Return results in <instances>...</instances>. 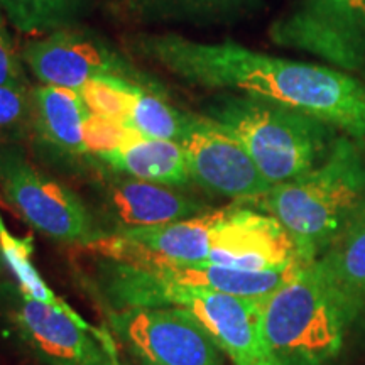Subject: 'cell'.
<instances>
[{
    "instance_id": "cell-1",
    "label": "cell",
    "mask_w": 365,
    "mask_h": 365,
    "mask_svg": "<svg viewBox=\"0 0 365 365\" xmlns=\"http://www.w3.org/2000/svg\"><path fill=\"white\" fill-rule=\"evenodd\" d=\"M125 53L182 83L286 105L365 145V83L331 66L271 56L232 41L202 43L176 33H135Z\"/></svg>"
},
{
    "instance_id": "cell-9",
    "label": "cell",
    "mask_w": 365,
    "mask_h": 365,
    "mask_svg": "<svg viewBox=\"0 0 365 365\" xmlns=\"http://www.w3.org/2000/svg\"><path fill=\"white\" fill-rule=\"evenodd\" d=\"M107 322L139 365H223L207 328L182 308L107 312Z\"/></svg>"
},
{
    "instance_id": "cell-20",
    "label": "cell",
    "mask_w": 365,
    "mask_h": 365,
    "mask_svg": "<svg viewBox=\"0 0 365 365\" xmlns=\"http://www.w3.org/2000/svg\"><path fill=\"white\" fill-rule=\"evenodd\" d=\"M137 86L139 83L120 78V76H98V78L86 81L76 91L91 113L127 125Z\"/></svg>"
},
{
    "instance_id": "cell-22",
    "label": "cell",
    "mask_w": 365,
    "mask_h": 365,
    "mask_svg": "<svg viewBox=\"0 0 365 365\" xmlns=\"http://www.w3.org/2000/svg\"><path fill=\"white\" fill-rule=\"evenodd\" d=\"M139 132L112 118L90 113L83 124V144L90 159L112 153Z\"/></svg>"
},
{
    "instance_id": "cell-2",
    "label": "cell",
    "mask_w": 365,
    "mask_h": 365,
    "mask_svg": "<svg viewBox=\"0 0 365 365\" xmlns=\"http://www.w3.org/2000/svg\"><path fill=\"white\" fill-rule=\"evenodd\" d=\"M365 193V145L340 134L323 163L274 185L257 207L276 218L299 261L314 262L336 240Z\"/></svg>"
},
{
    "instance_id": "cell-4",
    "label": "cell",
    "mask_w": 365,
    "mask_h": 365,
    "mask_svg": "<svg viewBox=\"0 0 365 365\" xmlns=\"http://www.w3.org/2000/svg\"><path fill=\"white\" fill-rule=\"evenodd\" d=\"M261 330L277 365H331L352 325L325 274L309 262L262 299Z\"/></svg>"
},
{
    "instance_id": "cell-6",
    "label": "cell",
    "mask_w": 365,
    "mask_h": 365,
    "mask_svg": "<svg viewBox=\"0 0 365 365\" xmlns=\"http://www.w3.org/2000/svg\"><path fill=\"white\" fill-rule=\"evenodd\" d=\"M0 327L44 365H124L97 336L59 309L0 279Z\"/></svg>"
},
{
    "instance_id": "cell-3",
    "label": "cell",
    "mask_w": 365,
    "mask_h": 365,
    "mask_svg": "<svg viewBox=\"0 0 365 365\" xmlns=\"http://www.w3.org/2000/svg\"><path fill=\"white\" fill-rule=\"evenodd\" d=\"M202 115L234 135L272 186L317 168L340 135L308 113L234 91L213 95L203 103Z\"/></svg>"
},
{
    "instance_id": "cell-19",
    "label": "cell",
    "mask_w": 365,
    "mask_h": 365,
    "mask_svg": "<svg viewBox=\"0 0 365 365\" xmlns=\"http://www.w3.org/2000/svg\"><path fill=\"white\" fill-rule=\"evenodd\" d=\"M200 113L180 110L168 102V95L139 85L127 125L143 137L182 143L198 122Z\"/></svg>"
},
{
    "instance_id": "cell-10",
    "label": "cell",
    "mask_w": 365,
    "mask_h": 365,
    "mask_svg": "<svg viewBox=\"0 0 365 365\" xmlns=\"http://www.w3.org/2000/svg\"><path fill=\"white\" fill-rule=\"evenodd\" d=\"M91 186L102 213V227L108 234H122L134 228L156 227L193 218L210 207L185 188L154 185L118 175L93 163Z\"/></svg>"
},
{
    "instance_id": "cell-15",
    "label": "cell",
    "mask_w": 365,
    "mask_h": 365,
    "mask_svg": "<svg viewBox=\"0 0 365 365\" xmlns=\"http://www.w3.org/2000/svg\"><path fill=\"white\" fill-rule=\"evenodd\" d=\"M91 161L118 175L154 182V185L173 186V188H186L193 185L185 150L175 140L149 139L135 134L118 149L91 158Z\"/></svg>"
},
{
    "instance_id": "cell-16",
    "label": "cell",
    "mask_w": 365,
    "mask_h": 365,
    "mask_svg": "<svg viewBox=\"0 0 365 365\" xmlns=\"http://www.w3.org/2000/svg\"><path fill=\"white\" fill-rule=\"evenodd\" d=\"M125 19L140 24H220L239 19L262 0H113Z\"/></svg>"
},
{
    "instance_id": "cell-24",
    "label": "cell",
    "mask_w": 365,
    "mask_h": 365,
    "mask_svg": "<svg viewBox=\"0 0 365 365\" xmlns=\"http://www.w3.org/2000/svg\"><path fill=\"white\" fill-rule=\"evenodd\" d=\"M0 38L2 39H11V34L7 31V19L4 16L2 11H0Z\"/></svg>"
},
{
    "instance_id": "cell-7",
    "label": "cell",
    "mask_w": 365,
    "mask_h": 365,
    "mask_svg": "<svg viewBox=\"0 0 365 365\" xmlns=\"http://www.w3.org/2000/svg\"><path fill=\"white\" fill-rule=\"evenodd\" d=\"M276 46L309 53L335 70H365V0H299L269 27Z\"/></svg>"
},
{
    "instance_id": "cell-5",
    "label": "cell",
    "mask_w": 365,
    "mask_h": 365,
    "mask_svg": "<svg viewBox=\"0 0 365 365\" xmlns=\"http://www.w3.org/2000/svg\"><path fill=\"white\" fill-rule=\"evenodd\" d=\"M0 193L34 232L56 244L88 250L110 235L78 193L12 143H0Z\"/></svg>"
},
{
    "instance_id": "cell-21",
    "label": "cell",
    "mask_w": 365,
    "mask_h": 365,
    "mask_svg": "<svg viewBox=\"0 0 365 365\" xmlns=\"http://www.w3.org/2000/svg\"><path fill=\"white\" fill-rule=\"evenodd\" d=\"M33 120V88L0 86V137L27 134Z\"/></svg>"
},
{
    "instance_id": "cell-13",
    "label": "cell",
    "mask_w": 365,
    "mask_h": 365,
    "mask_svg": "<svg viewBox=\"0 0 365 365\" xmlns=\"http://www.w3.org/2000/svg\"><path fill=\"white\" fill-rule=\"evenodd\" d=\"M90 113L76 90L34 86L31 134L49 159L61 166L91 173L93 163L83 144V124Z\"/></svg>"
},
{
    "instance_id": "cell-8",
    "label": "cell",
    "mask_w": 365,
    "mask_h": 365,
    "mask_svg": "<svg viewBox=\"0 0 365 365\" xmlns=\"http://www.w3.org/2000/svg\"><path fill=\"white\" fill-rule=\"evenodd\" d=\"M21 58L41 85L78 90L98 76H120L166 93L156 78L139 70L103 36L85 27H66L29 41Z\"/></svg>"
},
{
    "instance_id": "cell-25",
    "label": "cell",
    "mask_w": 365,
    "mask_h": 365,
    "mask_svg": "<svg viewBox=\"0 0 365 365\" xmlns=\"http://www.w3.org/2000/svg\"><path fill=\"white\" fill-rule=\"evenodd\" d=\"M7 271V266H6V261H4V255H2V249H0V279H2L4 276H6Z\"/></svg>"
},
{
    "instance_id": "cell-17",
    "label": "cell",
    "mask_w": 365,
    "mask_h": 365,
    "mask_svg": "<svg viewBox=\"0 0 365 365\" xmlns=\"http://www.w3.org/2000/svg\"><path fill=\"white\" fill-rule=\"evenodd\" d=\"M0 249H2L4 261H6L7 271L11 272L12 279L16 281L31 298L38 299L41 303L49 304V307L59 309V312L68 314V317L75 319V322H78L81 327H85L86 330L93 333V335L97 336L113 355L118 357L117 344L113 341L110 333L105 330V328L91 325V323L86 322L70 303H66L61 296L54 293L53 287L43 279L38 267L33 264V239H31V237H24V239H22V237L14 235L6 227V223H4L2 215H0Z\"/></svg>"
},
{
    "instance_id": "cell-14",
    "label": "cell",
    "mask_w": 365,
    "mask_h": 365,
    "mask_svg": "<svg viewBox=\"0 0 365 365\" xmlns=\"http://www.w3.org/2000/svg\"><path fill=\"white\" fill-rule=\"evenodd\" d=\"M314 262L330 282L352 328L365 323V193L344 232Z\"/></svg>"
},
{
    "instance_id": "cell-23",
    "label": "cell",
    "mask_w": 365,
    "mask_h": 365,
    "mask_svg": "<svg viewBox=\"0 0 365 365\" xmlns=\"http://www.w3.org/2000/svg\"><path fill=\"white\" fill-rule=\"evenodd\" d=\"M22 65L12 41L0 38V86H29Z\"/></svg>"
},
{
    "instance_id": "cell-12",
    "label": "cell",
    "mask_w": 365,
    "mask_h": 365,
    "mask_svg": "<svg viewBox=\"0 0 365 365\" xmlns=\"http://www.w3.org/2000/svg\"><path fill=\"white\" fill-rule=\"evenodd\" d=\"M208 262L242 271H277L303 264L281 223L245 205L218 210Z\"/></svg>"
},
{
    "instance_id": "cell-18",
    "label": "cell",
    "mask_w": 365,
    "mask_h": 365,
    "mask_svg": "<svg viewBox=\"0 0 365 365\" xmlns=\"http://www.w3.org/2000/svg\"><path fill=\"white\" fill-rule=\"evenodd\" d=\"M91 0H0V11L14 29L26 36L51 34L78 26Z\"/></svg>"
},
{
    "instance_id": "cell-11",
    "label": "cell",
    "mask_w": 365,
    "mask_h": 365,
    "mask_svg": "<svg viewBox=\"0 0 365 365\" xmlns=\"http://www.w3.org/2000/svg\"><path fill=\"white\" fill-rule=\"evenodd\" d=\"M181 145L191 181L210 195L247 205L272 188L239 140L202 113Z\"/></svg>"
}]
</instances>
